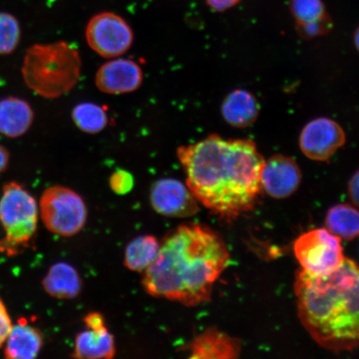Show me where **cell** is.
<instances>
[{"label": "cell", "instance_id": "ffe728a7", "mask_svg": "<svg viewBox=\"0 0 359 359\" xmlns=\"http://www.w3.org/2000/svg\"><path fill=\"white\" fill-rule=\"evenodd\" d=\"M161 244L154 236L135 238L126 247L124 264L130 271L144 272L156 259Z\"/></svg>", "mask_w": 359, "mask_h": 359}, {"label": "cell", "instance_id": "4316f807", "mask_svg": "<svg viewBox=\"0 0 359 359\" xmlns=\"http://www.w3.org/2000/svg\"><path fill=\"white\" fill-rule=\"evenodd\" d=\"M348 190L350 199L359 208V170L350 179Z\"/></svg>", "mask_w": 359, "mask_h": 359}, {"label": "cell", "instance_id": "e0dca14e", "mask_svg": "<svg viewBox=\"0 0 359 359\" xmlns=\"http://www.w3.org/2000/svg\"><path fill=\"white\" fill-rule=\"evenodd\" d=\"M43 336L40 331L20 320L13 325L4 347V357L8 359H33L39 355L43 347Z\"/></svg>", "mask_w": 359, "mask_h": 359}, {"label": "cell", "instance_id": "52a82bcc", "mask_svg": "<svg viewBox=\"0 0 359 359\" xmlns=\"http://www.w3.org/2000/svg\"><path fill=\"white\" fill-rule=\"evenodd\" d=\"M294 252L302 269L313 276L336 271L345 259L340 238L323 228L300 236L294 242Z\"/></svg>", "mask_w": 359, "mask_h": 359}, {"label": "cell", "instance_id": "603a6c76", "mask_svg": "<svg viewBox=\"0 0 359 359\" xmlns=\"http://www.w3.org/2000/svg\"><path fill=\"white\" fill-rule=\"evenodd\" d=\"M21 37L19 21L8 13H0V55L15 50Z\"/></svg>", "mask_w": 359, "mask_h": 359}, {"label": "cell", "instance_id": "8fae6325", "mask_svg": "<svg viewBox=\"0 0 359 359\" xmlns=\"http://www.w3.org/2000/svg\"><path fill=\"white\" fill-rule=\"evenodd\" d=\"M302 180V170L292 157L276 155L264 161L262 188L273 198L285 199L294 194Z\"/></svg>", "mask_w": 359, "mask_h": 359}, {"label": "cell", "instance_id": "44dd1931", "mask_svg": "<svg viewBox=\"0 0 359 359\" xmlns=\"http://www.w3.org/2000/svg\"><path fill=\"white\" fill-rule=\"evenodd\" d=\"M325 224L341 240H354L359 236V210L348 204L337 205L327 212Z\"/></svg>", "mask_w": 359, "mask_h": 359}, {"label": "cell", "instance_id": "6da1fadb", "mask_svg": "<svg viewBox=\"0 0 359 359\" xmlns=\"http://www.w3.org/2000/svg\"><path fill=\"white\" fill-rule=\"evenodd\" d=\"M177 154L187 187L210 212L230 221L253 209L262 189L264 163L253 141L212 134L179 147Z\"/></svg>", "mask_w": 359, "mask_h": 359}, {"label": "cell", "instance_id": "9c48e42d", "mask_svg": "<svg viewBox=\"0 0 359 359\" xmlns=\"http://www.w3.org/2000/svg\"><path fill=\"white\" fill-rule=\"evenodd\" d=\"M346 142V135L341 126L329 118L311 120L302 129L299 148L309 159L330 160Z\"/></svg>", "mask_w": 359, "mask_h": 359}, {"label": "cell", "instance_id": "3957f363", "mask_svg": "<svg viewBox=\"0 0 359 359\" xmlns=\"http://www.w3.org/2000/svg\"><path fill=\"white\" fill-rule=\"evenodd\" d=\"M294 291L300 321L321 347L338 353L359 346V267L353 260L345 258L324 276L300 269Z\"/></svg>", "mask_w": 359, "mask_h": 359}, {"label": "cell", "instance_id": "30bf717a", "mask_svg": "<svg viewBox=\"0 0 359 359\" xmlns=\"http://www.w3.org/2000/svg\"><path fill=\"white\" fill-rule=\"evenodd\" d=\"M150 201L155 212L164 217H191L199 212L198 201L189 188L177 179L156 181L151 189Z\"/></svg>", "mask_w": 359, "mask_h": 359}, {"label": "cell", "instance_id": "ba28073f", "mask_svg": "<svg viewBox=\"0 0 359 359\" xmlns=\"http://www.w3.org/2000/svg\"><path fill=\"white\" fill-rule=\"evenodd\" d=\"M87 43L98 55L116 58L131 48L134 34L123 18L114 13L103 12L94 15L86 27Z\"/></svg>", "mask_w": 359, "mask_h": 359}, {"label": "cell", "instance_id": "d6986e66", "mask_svg": "<svg viewBox=\"0 0 359 359\" xmlns=\"http://www.w3.org/2000/svg\"><path fill=\"white\" fill-rule=\"evenodd\" d=\"M42 285L48 294L57 299H75L83 288L79 272L65 262L56 263L49 268Z\"/></svg>", "mask_w": 359, "mask_h": 359}, {"label": "cell", "instance_id": "7a4b0ae2", "mask_svg": "<svg viewBox=\"0 0 359 359\" xmlns=\"http://www.w3.org/2000/svg\"><path fill=\"white\" fill-rule=\"evenodd\" d=\"M229 262L230 253L217 233L200 224H184L165 238L142 285L152 297L196 306L209 302Z\"/></svg>", "mask_w": 359, "mask_h": 359}, {"label": "cell", "instance_id": "9a60e30c", "mask_svg": "<svg viewBox=\"0 0 359 359\" xmlns=\"http://www.w3.org/2000/svg\"><path fill=\"white\" fill-rule=\"evenodd\" d=\"M76 336L73 355L79 359H110L115 357L116 344L106 324L86 326Z\"/></svg>", "mask_w": 359, "mask_h": 359}, {"label": "cell", "instance_id": "f546056e", "mask_svg": "<svg viewBox=\"0 0 359 359\" xmlns=\"http://www.w3.org/2000/svg\"><path fill=\"white\" fill-rule=\"evenodd\" d=\"M0 83H1V82H0Z\"/></svg>", "mask_w": 359, "mask_h": 359}, {"label": "cell", "instance_id": "d4e9b609", "mask_svg": "<svg viewBox=\"0 0 359 359\" xmlns=\"http://www.w3.org/2000/svg\"><path fill=\"white\" fill-rule=\"evenodd\" d=\"M13 327L11 318L8 312L6 304L0 299V348L6 344L8 334Z\"/></svg>", "mask_w": 359, "mask_h": 359}, {"label": "cell", "instance_id": "83f0119b", "mask_svg": "<svg viewBox=\"0 0 359 359\" xmlns=\"http://www.w3.org/2000/svg\"><path fill=\"white\" fill-rule=\"evenodd\" d=\"M8 163H10V154L6 148L0 145V174L7 169Z\"/></svg>", "mask_w": 359, "mask_h": 359}, {"label": "cell", "instance_id": "7c38bea8", "mask_svg": "<svg viewBox=\"0 0 359 359\" xmlns=\"http://www.w3.org/2000/svg\"><path fill=\"white\" fill-rule=\"evenodd\" d=\"M143 83L142 67L128 58H116L103 64L97 71L95 83L102 93L110 95L131 93Z\"/></svg>", "mask_w": 359, "mask_h": 359}, {"label": "cell", "instance_id": "5b68a950", "mask_svg": "<svg viewBox=\"0 0 359 359\" xmlns=\"http://www.w3.org/2000/svg\"><path fill=\"white\" fill-rule=\"evenodd\" d=\"M38 219L34 197L16 182L4 186L0 198V224L4 231L0 254L15 257L28 248L37 231Z\"/></svg>", "mask_w": 359, "mask_h": 359}, {"label": "cell", "instance_id": "7402d4cb", "mask_svg": "<svg viewBox=\"0 0 359 359\" xmlns=\"http://www.w3.org/2000/svg\"><path fill=\"white\" fill-rule=\"evenodd\" d=\"M72 118L80 131L88 134L101 133L109 123L105 109L93 102H83L76 106L72 111Z\"/></svg>", "mask_w": 359, "mask_h": 359}, {"label": "cell", "instance_id": "277c9868", "mask_svg": "<svg viewBox=\"0 0 359 359\" xmlns=\"http://www.w3.org/2000/svg\"><path fill=\"white\" fill-rule=\"evenodd\" d=\"M82 69L78 49L65 41L35 44L26 52L22 74L38 95L49 100L69 93L77 85Z\"/></svg>", "mask_w": 359, "mask_h": 359}, {"label": "cell", "instance_id": "ac0fdd59", "mask_svg": "<svg viewBox=\"0 0 359 359\" xmlns=\"http://www.w3.org/2000/svg\"><path fill=\"white\" fill-rule=\"evenodd\" d=\"M34 120L32 107L19 97L0 100V134L16 138L29 131Z\"/></svg>", "mask_w": 359, "mask_h": 359}, {"label": "cell", "instance_id": "484cf974", "mask_svg": "<svg viewBox=\"0 0 359 359\" xmlns=\"http://www.w3.org/2000/svg\"><path fill=\"white\" fill-rule=\"evenodd\" d=\"M241 0H205L208 6L214 11L224 12L235 7Z\"/></svg>", "mask_w": 359, "mask_h": 359}, {"label": "cell", "instance_id": "5bb4252c", "mask_svg": "<svg viewBox=\"0 0 359 359\" xmlns=\"http://www.w3.org/2000/svg\"><path fill=\"white\" fill-rule=\"evenodd\" d=\"M190 358L232 359L238 358L241 351L239 339L223 332L210 327L197 336L188 347Z\"/></svg>", "mask_w": 359, "mask_h": 359}, {"label": "cell", "instance_id": "2e32d148", "mask_svg": "<svg viewBox=\"0 0 359 359\" xmlns=\"http://www.w3.org/2000/svg\"><path fill=\"white\" fill-rule=\"evenodd\" d=\"M221 111L224 120L231 127L245 128L257 120L259 104L252 93L244 89H236L224 98Z\"/></svg>", "mask_w": 359, "mask_h": 359}, {"label": "cell", "instance_id": "4fadbf2b", "mask_svg": "<svg viewBox=\"0 0 359 359\" xmlns=\"http://www.w3.org/2000/svg\"><path fill=\"white\" fill-rule=\"evenodd\" d=\"M290 7L296 29L304 39L321 37L333 28V21L322 0H290Z\"/></svg>", "mask_w": 359, "mask_h": 359}, {"label": "cell", "instance_id": "cb8c5ba5", "mask_svg": "<svg viewBox=\"0 0 359 359\" xmlns=\"http://www.w3.org/2000/svg\"><path fill=\"white\" fill-rule=\"evenodd\" d=\"M112 191L118 195H126L133 190L134 178L131 173L124 170H116L109 179Z\"/></svg>", "mask_w": 359, "mask_h": 359}, {"label": "cell", "instance_id": "f1b7e54d", "mask_svg": "<svg viewBox=\"0 0 359 359\" xmlns=\"http://www.w3.org/2000/svg\"><path fill=\"white\" fill-rule=\"evenodd\" d=\"M353 43L354 46L357 48V50L359 53V26L356 29L355 31H354L353 34Z\"/></svg>", "mask_w": 359, "mask_h": 359}, {"label": "cell", "instance_id": "8992f818", "mask_svg": "<svg viewBox=\"0 0 359 359\" xmlns=\"http://www.w3.org/2000/svg\"><path fill=\"white\" fill-rule=\"evenodd\" d=\"M39 212L45 227L60 236L77 235L87 222L88 210L83 199L65 187L47 188L40 198Z\"/></svg>", "mask_w": 359, "mask_h": 359}]
</instances>
